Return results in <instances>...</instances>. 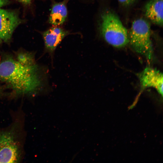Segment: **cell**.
Here are the masks:
<instances>
[{
	"mask_svg": "<svg viewBox=\"0 0 163 163\" xmlns=\"http://www.w3.org/2000/svg\"><path fill=\"white\" fill-rule=\"evenodd\" d=\"M41 69L37 63L26 65L18 61L13 54L0 55V82L7 85L15 94L33 96L43 87Z\"/></svg>",
	"mask_w": 163,
	"mask_h": 163,
	"instance_id": "cell-1",
	"label": "cell"
},
{
	"mask_svg": "<svg viewBox=\"0 0 163 163\" xmlns=\"http://www.w3.org/2000/svg\"><path fill=\"white\" fill-rule=\"evenodd\" d=\"M100 30L104 40L114 47H124L129 42L127 30L118 17L111 11H105L101 15Z\"/></svg>",
	"mask_w": 163,
	"mask_h": 163,
	"instance_id": "cell-2",
	"label": "cell"
},
{
	"mask_svg": "<svg viewBox=\"0 0 163 163\" xmlns=\"http://www.w3.org/2000/svg\"><path fill=\"white\" fill-rule=\"evenodd\" d=\"M150 34L149 23L140 18L133 22L129 35V42L133 48L149 60L152 59L153 56Z\"/></svg>",
	"mask_w": 163,
	"mask_h": 163,
	"instance_id": "cell-3",
	"label": "cell"
},
{
	"mask_svg": "<svg viewBox=\"0 0 163 163\" xmlns=\"http://www.w3.org/2000/svg\"><path fill=\"white\" fill-rule=\"evenodd\" d=\"M21 149L14 128L0 132V163L20 161Z\"/></svg>",
	"mask_w": 163,
	"mask_h": 163,
	"instance_id": "cell-4",
	"label": "cell"
},
{
	"mask_svg": "<svg viewBox=\"0 0 163 163\" xmlns=\"http://www.w3.org/2000/svg\"><path fill=\"white\" fill-rule=\"evenodd\" d=\"M21 21L15 12L0 8V38L9 43L14 31Z\"/></svg>",
	"mask_w": 163,
	"mask_h": 163,
	"instance_id": "cell-5",
	"label": "cell"
},
{
	"mask_svg": "<svg viewBox=\"0 0 163 163\" xmlns=\"http://www.w3.org/2000/svg\"><path fill=\"white\" fill-rule=\"evenodd\" d=\"M70 32L57 27H52L42 34L44 43V52L47 53L52 58L58 46Z\"/></svg>",
	"mask_w": 163,
	"mask_h": 163,
	"instance_id": "cell-6",
	"label": "cell"
},
{
	"mask_svg": "<svg viewBox=\"0 0 163 163\" xmlns=\"http://www.w3.org/2000/svg\"><path fill=\"white\" fill-rule=\"evenodd\" d=\"M142 88L151 87L155 88L163 96V74L159 70L147 67L139 74Z\"/></svg>",
	"mask_w": 163,
	"mask_h": 163,
	"instance_id": "cell-7",
	"label": "cell"
},
{
	"mask_svg": "<svg viewBox=\"0 0 163 163\" xmlns=\"http://www.w3.org/2000/svg\"><path fill=\"white\" fill-rule=\"evenodd\" d=\"M163 0H150L146 4V16L153 23L163 25Z\"/></svg>",
	"mask_w": 163,
	"mask_h": 163,
	"instance_id": "cell-8",
	"label": "cell"
},
{
	"mask_svg": "<svg viewBox=\"0 0 163 163\" xmlns=\"http://www.w3.org/2000/svg\"><path fill=\"white\" fill-rule=\"evenodd\" d=\"M68 0L54 3L52 5L49 18V23L53 25L62 24L66 21L67 16L66 4Z\"/></svg>",
	"mask_w": 163,
	"mask_h": 163,
	"instance_id": "cell-9",
	"label": "cell"
},
{
	"mask_svg": "<svg viewBox=\"0 0 163 163\" xmlns=\"http://www.w3.org/2000/svg\"><path fill=\"white\" fill-rule=\"evenodd\" d=\"M135 0H118L122 4L126 5H128L134 2Z\"/></svg>",
	"mask_w": 163,
	"mask_h": 163,
	"instance_id": "cell-10",
	"label": "cell"
},
{
	"mask_svg": "<svg viewBox=\"0 0 163 163\" xmlns=\"http://www.w3.org/2000/svg\"><path fill=\"white\" fill-rule=\"evenodd\" d=\"M9 2L8 0H0V7L8 4Z\"/></svg>",
	"mask_w": 163,
	"mask_h": 163,
	"instance_id": "cell-11",
	"label": "cell"
},
{
	"mask_svg": "<svg viewBox=\"0 0 163 163\" xmlns=\"http://www.w3.org/2000/svg\"><path fill=\"white\" fill-rule=\"evenodd\" d=\"M25 4H30L32 0H17Z\"/></svg>",
	"mask_w": 163,
	"mask_h": 163,
	"instance_id": "cell-12",
	"label": "cell"
},
{
	"mask_svg": "<svg viewBox=\"0 0 163 163\" xmlns=\"http://www.w3.org/2000/svg\"><path fill=\"white\" fill-rule=\"evenodd\" d=\"M2 40L0 38V45L1 44Z\"/></svg>",
	"mask_w": 163,
	"mask_h": 163,
	"instance_id": "cell-13",
	"label": "cell"
},
{
	"mask_svg": "<svg viewBox=\"0 0 163 163\" xmlns=\"http://www.w3.org/2000/svg\"><path fill=\"white\" fill-rule=\"evenodd\" d=\"M1 87H0V93H1Z\"/></svg>",
	"mask_w": 163,
	"mask_h": 163,
	"instance_id": "cell-14",
	"label": "cell"
}]
</instances>
